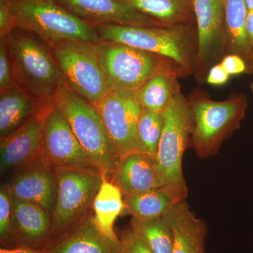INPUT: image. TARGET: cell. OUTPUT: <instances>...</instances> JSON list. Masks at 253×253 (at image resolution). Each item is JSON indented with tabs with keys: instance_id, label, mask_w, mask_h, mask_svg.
I'll list each match as a JSON object with an SVG mask.
<instances>
[{
	"instance_id": "obj_2",
	"label": "cell",
	"mask_w": 253,
	"mask_h": 253,
	"mask_svg": "<svg viewBox=\"0 0 253 253\" xmlns=\"http://www.w3.org/2000/svg\"><path fill=\"white\" fill-rule=\"evenodd\" d=\"M5 38L14 84L42 101L52 99L66 83L51 46L19 28Z\"/></svg>"
},
{
	"instance_id": "obj_16",
	"label": "cell",
	"mask_w": 253,
	"mask_h": 253,
	"mask_svg": "<svg viewBox=\"0 0 253 253\" xmlns=\"http://www.w3.org/2000/svg\"><path fill=\"white\" fill-rule=\"evenodd\" d=\"M11 206L13 225L20 246L47 251L51 243V214L39 205L13 197Z\"/></svg>"
},
{
	"instance_id": "obj_29",
	"label": "cell",
	"mask_w": 253,
	"mask_h": 253,
	"mask_svg": "<svg viewBox=\"0 0 253 253\" xmlns=\"http://www.w3.org/2000/svg\"><path fill=\"white\" fill-rule=\"evenodd\" d=\"M118 236L121 243L120 253H154L131 226L123 229Z\"/></svg>"
},
{
	"instance_id": "obj_11",
	"label": "cell",
	"mask_w": 253,
	"mask_h": 253,
	"mask_svg": "<svg viewBox=\"0 0 253 253\" xmlns=\"http://www.w3.org/2000/svg\"><path fill=\"white\" fill-rule=\"evenodd\" d=\"M94 106L118 158L141 152L136 129L143 108L136 91H109Z\"/></svg>"
},
{
	"instance_id": "obj_34",
	"label": "cell",
	"mask_w": 253,
	"mask_h": 253,
	"mask_svg": "<svg viewBox=\"0 0 253 253\" xmlns=\"http://www.w3.org/2000/svg\"><path fill=\"white\" fill-rule=\"evenodd\" d=\"M0 253H49L47 251H39L26 246H18L14 248L1 247Z\"/></svg>"
},
{
	"instance_id": "obj_23",
	"label": "cell",
	"mask_w": 253,
	"mask_h": 253,
	"mask_svg": "<svg viewBox=\"0 0 253 253\" xmlns=\"http://www.w3.org/2000/svg\"><path fill=\"white\" fill-rule=\"evenodd\" d=\"M93 217L96 225L109 239L119 242L113 229L115 221L125 211L122 191L113 180L103 176L102 182L93 201Z\"/></svg>"
},
{
	"instance_id": "obj_27",
	"label": "cell",
	"mask_w": 253,
	"mask_h": 253,
	"mask_svg": "<svg viewBox=\"0 0 253 253\" xmlns=\"http://www.w3.org/2000/svg\"><path fill=\"white\" fill-rule=\"evenodd\" d=\"M163 113L143 109L137 123V139L141 153L156 157L162 135Z\"/></svg>"
},
{
	"instance_id": "obj_18",
	"label": "cell",
	"mask_w": 253,
	"mask_h": 253,
	"mask_svg": "<svg viewBox=\"0 0 253 253\" xmlns=\"http://www.w3.org/2000/svg\"><path fill=\"white\" fill-rule=\"evenodd\" d=\"M111 180L121 190L123 197L161 188L156 158L141 152L121 158Z\"/></svg>"
},
{
	"instance_id": "obj_6",
	"label": "cell",
	"mask_w": 253,
	"mask_h": 253,
	"mask_svg": "<svg viewBox=\"0 0 253 253\" xmlns=\"http://www.w3.org/2000/svg\"><path fill=\"white\" fill-rule=\"evenodd\" d=\"M17 28L51 46L64 41L99 44L104 42L96 28L65 8L56 0H13Z\"/></svg>"
},
{
	"instance_id": "obj_25",
	"label": "cell",
	"mask_w": 253,
	"mask_h": 253,
	"mask_svg": "<svg viewBox=\"0 0 253 253\" xmlns=\"http://www.w3.org/2000/svg\"><path fill=\"white\" fill-rule=\"evenodd\" d=\"M123 198L125 211L131 214L132 217L139 219L162 217L174 204L167 193L161 189L150 190Z\"/></svg>"
},
{
	"instance_id": "obj_7",
	"label": "cell",
	"mask_w": 253,
	"mask_h": 253,
	"mask_svg": "<svg viewBox=\"0 0 253 253\" xmlns=\"http://www.w3.org/2000/svg\"><path fill=\"white\" fill-rule=\"evenodd\" d=\"M85 154L95 167L109 177L116 170L118 158L94 105L64 83L52 98Z\"/></svg>"
},
{
	"instance_id": "obj_4",
	"label": "cell",
	"mask_w": 253,
	"mask_h": 253,
	"mask_svg": "<svg viewBox=\"0 0 253 253\" xmlns=\"http://www.w3.org/2000/svg\"><path fill=\"white\" fill-rule=\"evenodd\" d=\"M100 63L110 91H136L158 74L186 77L174 61L123 43L102 42L96 44Z\"/></svg>"
},
{
	"instance_id": "obj_31",
	"label": "cell",
	"mask_w": 253,
	"mask_h": 253,
	"mask_svg": "<svg viewBox=\"0 0 253 253\" xmlns=\"http://www.w3.org/2000/svg\"><path fill=\"white\" fill-rule=\"evenodd\" d=\"M13 0H0V36H7L16 26V17L13 9Z\"/></svg>"
},
{
	"instance_id": "obj_15",
	"label": "cell",
	"mask_w": 253,
	"mask_h": 253,
	"mask_svg": "<svg viewBox=\"0 0 253 253\" xmlns=\"http://www.w3.org/2000/svg\"><path fill=\"white\" fill-rule=\"evenodd\" d=\"M6 187L11 197L39 205L50 214L52 213L58 190L54 168L41 161L33 163Z\"/></svg>"
},
{
	"instance_id": "obj_35",
	"label": "cell",
	"mask_w": 253,
	"mask_h": 253,
	"mask_svg": "<svg viewBox=\"0 0 253 253\" xmlns=\"http://www.w3.org/2000/svg\"><path fill=\"white\" fill-rule=\"evenodd\" d=\"M246 29L250 44L253 49V9L249 10V12H248Z\"/></svg>"
},
{
	"instance_id": "obj_28",
	"label": "cell",
	"mask_w": 253,
	"mask_h": 253,
	"mask_svg": "<svg viewBox=\"0 0 253 253\" xmlns=\"http://www.w3.org/2000/svg\"><path fill=\"white\" fill-rule=\"evenodd\" d=\"M0 240L4 248L20 246L13 225L11 195L6 186H1L0 191Z\"/></svg>"
},
{
	"instance_id": "obj_32",
	"label": "cell",
	"mask_w": 253,
	"mask_h": 253,
	"mask_svg": "<svg viewBox=\"0 0 253 253\" xmlns=\"http://www.w3.org/2000/svg\"><path fill=\"white\" fill-rule=\"evenodd\" d=\"M221 63L230 76L244 73L249 74L246 63L242 58L237 55H227L224 56L221 60Z\"/></svg>"
},
{
	"instance_id": "obj_5",
	"label": "cell",
	"mask_w": 253,
	"mask_h": 253,
	"mask_svg": "<svg viewBox=\"0 0 253 253\" xmlns=\"http://www.w3.org/2000/svg\"><path fill=\"white\" fill-rule=\"evenodd\" d=\"M187 99L194 119L191 146L200 158L214 156L221 144L241 127L249 107L247 96L233 94L225 101H215L194 91Z\"/></svg>"
},
{
	"instance_id": "obj_24",
	"label": "cell",
	"mask_w": 253,
	"mask_h": 253,
	"mask_svg": "<svg viewBox=\"0 0 253 253\" xmlns=\"http://www.w3.org/2000/svg\"><path fill=\"white\" fill-rule=\"evenodd\" d=\"M178 78L174 75L158 74L148 80L136 91L143 109L164 112L176 91L180 89Z\"/></svg>"
},
{
	"instance_id": "obj_33",
	"label": "cell",
	"mask_w": 253,
	"mask_h": 253,
	"mask_svg": "<svg viewBox=\"0 0 253 253\" xmlns=\"http://www.w3.org/2000/svg\"><path fill=\"white\" fill-rule=\"evenodd\" d=\"M229 78L230 75L226 72L221 62L218 63L208 71L206 83L211 85H223L227 83Z\"/></svg>"
},
{
	"instance_id": "obj_26",
	"label": "cell",
	"mask_w": 253,
	"mask_h": 253,
	"mask_svg": "<svg viewBox=\"0 0 253 253\" xmlns=\"http://www.w3.org/2000/svg\"><path fill=\"white\" fill-rule=\"evenodd\" d=\"M130 226L154 253H172L174 234L163 217L150 219L132 217Z\"/></svg>"
},
{
	"instance_id": "obj_10",
	"label": "cell",
	"mask_w": 253,
	"mask_h": 253,
	"mask_svg": "<svg viewBox=\"0 0 253 253\" xmlns=\"http://www.w3.org/2000/svg\"><path fill=\"white\" fill-rule=\"evenodd\" d=\"M41 117L42 145L40 161L42 163L51 168L99 170L82 148L64 115L52 100L44 101Z\"/></svg>"
},
{
	"instance_id": "obj_17",
	"label": "cell",
	"mask_w": 253,
	"mask_h": 253,
	"mask_svg": "<svg viewBox=\"0 0 253 253\" xmlns=\"http://www.w3.org/2000/svg\"><path fill=\"white\" fill-rule=\"evenodd\" d=\"M121 241L109 239L94 221L90 212L68 229L47 249L49 253H120Z\"/></svg>"
},
{
	"instance_id": "obj_30",
	"label": "cell",
	"mask_w": 253,
	"mask_h": 253,
	"mask_svg": "<svg viewBox=\"0 0 253 253\" xmlns=\"http://www.w3.org/2000/svg\"><path fill=\"white\" fill-rule=\"evenodd\" d=\"M14 84L11 59L6 38L0 40V89L1 91Z\"/></svg>"
},
{
	"instance_id": "obj_36",
	"label": "cell",
	"mask_w": 253,
	"mask_h": 253,
	"mask_svg": "<svg viewBox=\"0 0 253 253\" xmlns=\"http://www.w3.org/2000/svg\"><path fill=\"white\" fill-rule=\"evenodd\" d=\"M246 1V6H247L248 9H253V0H245Z\"/></svg>"
},
{
	"instance_id": "obj_20",
	"label": "cell",
	"mask_w": 253,
	"mask_h": 253,
	"mask_svg": "<svg viewBox=\"0 0 253 253\" xmlns=\"http://www.w3.org/2000/svg\"><path fill=\"white\" fill-rule=\"evenodd\" d=\"M44 101L12 86L0 95V137L16 131L41 112Z\"/></svg>"
},
{
	"instance_id": "obj_22",
	"label": "cell",
	"mask_w": 253,
	"mask_h": 253,
	"mask_svg": "<svg viewBox=\"0 0 253 253\" xmlns=\"http://www.w3.org/2000/svg\"><path fill=\"white\" fill-rule=\"evenodd\" d=\"M151 18L160 26L173 28L196 25L194 0H123Z\"/></svg>"
},
{
	"instance_id": "obj_8",
	"label": "cell",
	"mask_w": 253,
	"mask_h": 253,
	"mask_svg": "<svg viewBox=\"0 0 253 253\" xmlns=\"http://www.w3.org/2000/svg\"><path fill=\"white\" fill-rule=\"evenodd\" d=\"M57 179L56 204L51 214V243L89 212L102 182L99 170L53 168Z\"/></svg>"
},
{
	"instance_id": "obj_9",
	"label": "cell",
	"mask_w": 253,
	"mask_h": 253,
	"mask_svg": "<svg viewBox=\"0 0 253 253\" xmlns=\"http://www.w3.org/2000/svg\"><path fill=\"white\" fill-rule=\"evenodd\" d=\"M51 46L65 83L93 105L109 92L96 44L64 41Z\"/></svg>"
},
{
	"instance_id": "obj_21",
	"label": "cell",
	"mask_w": 253,
	"mask_h": 253,
	"mask_svg": "<svg viewBox=\"0 0 253 253\" xmlns=\"http://www.w3.org/2000/svg\"><path fill=\"white\" fill-rule=\"evenodd\" d=\"M224 6V57L237 55L253 74V49L246 33L248 9L245 0H223Z\"/></svg>"
},
{
	"instance_id": "obj_19",
	"label": "cell",
	"mask_w": 253,
	"mask_h": 253,
	"mask_svg": "<svg viewBox=\"0 0 253 253\" xmlns=\"http://www.w3.org/2000/svg\"><path fill=\"white\" fill-rule=\"evenodd\" d=\"M163 217L174 234L172 253H206L207 226L191 212L186 200L172 205Z\"/></svg>"
},
{
	"instance_id": "obj_37",
	"label": "cell",
	"mask_w": 253,
	"mask_h": 253,
	"mask_svg": "<svg viewBox=\"0 0 253 253\" xmlns=\"http://www.w3.org/2000/svg\"><path fill=\"white\" fill-rule=\"evenodd\" d=\"M251 92H252L253 94V83H251Z\"/></svg>"
},
{
	"instance_id": "obj_3",
	"label": "cell",
	"mask_w": 253,
	"mask_h": 253,
	"mask_svg": "<svg viewBox=\"0 0 253 253\" xmlns=\"http://www.w3.org/2000/svg\"><path fill=\"white\" fill-rule=\"evenodd\" d=\"M103 41L123 43L169 58L186 76L194 74L198 50L196 25L173 28L101 25L95 26Z\"/></svg>"
},
{
	"instance_id": "obj_1",
	"label": "cell",
	"mask_w": 253,
	"mask_h": 253,
	"mask_svg": "<svg viewBox=\"0 0 253 253\" xmlns=\"http://www.w3.org/2000/svg\"><path fill=\"white\" fill-rule=\"evenodd\" d=\"M164 124L156 161L161 188L174 204L186 200L182 169L184 153L191 146L194 119L189 101L178 89L163 112Z\"/></svg>"
},
{
	"instance_id": "obj_12",
	"label": "cell",
	"mask_w": 253,
	"mask_h": 253,
	"mask_svg": "<svg viewBox=\"0 0 253 253\" xmlns=\"http://www.w3.org/2000/svg\"><path fill=\"white\" fill-rule=\"evenodd\" d=\"M198 50L194 74L199 84L208 71L224 58V6L223 0H194Z\"/></svg>"
},
{
	"instance_id": "obj_13",
	"label": "cell",
	"mask_w": 253,
	"mask_h": 253,
	"mask_svg": "<svg viewBox=\"0 0 253 253\" xmlns=\"http://www.w3.org/2000/svg\"><path fill=\"white\" fill-rule=\"evenodd\" d=\"M83 21L101 25L161 27L123 0H56Z\"/></svg>"
},
{
	"instance_id": "obj_14",
	"label": "cell",
	"mask_w": 253,
	"mask_h": 253,
	"mask_svg": "<svg viewBox=\"0 0 253 253\" xmlns=\"http://www.w3.org/2000/svg\"><path fill=\"white\" fill-rule=\"evenodd\" d=\"M42 145L41 111L16 131L1 138V174L13 168L29 166L41 159Z\"/></svg>"
}]
</instances>
